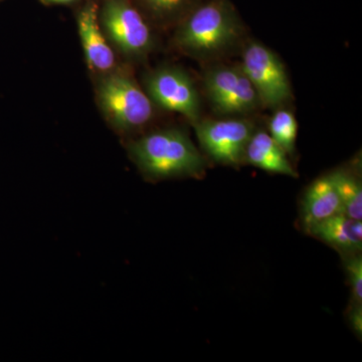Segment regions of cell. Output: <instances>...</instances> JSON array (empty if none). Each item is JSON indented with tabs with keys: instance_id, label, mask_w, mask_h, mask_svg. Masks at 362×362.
<instances>
[{
	"instance_id": "obj_8",
	"label": "cell",
	"mask_w": 362,
	"mask_h": 362,
	"mask_svg": "<svg viewBox=\"0 0 362 362\" xmlns=\"http://www.w3.org/2000/svg\"><path fill=\"white\" fill-rule=\"evenodd\" d=\"M102 25L112 42L127 54H141L151 45L148 25L126 0H108L105 4Z\"/></svg>"
},
{
	"instance_id": "obj_2",
	"label": "cell",
	"mask_w": 362,
	"mask_h": 362,
	"mask_svg": "<svg viewBox=\"0 0 362 362\" xmlns=\"http://www.w3.org/2000/svg\"><path fill=\"white\" fill-rule=\"evenodd\" d=\"M238 35L235 13L225 1L214 0L187 18L177 33V42L192 54L209 56L225 49Z\"/></svg>"
},
{
	"instance_id": "obj_6",
	"label": "cell",
	"mask_w": 362,
	"mask_h": 362,
	"mask_svg": "<svg viewBox=\"0 0 362 362\" xmlns=\"http://www.w3.org/2000/svg\"><path fill=\"white\" fill-rule=\"evenodd\" d=\"M207 96L221 113L240 114L255 110L259 99L243 69L221 66L207 74Z\"/></svg>"
},
{
	"instance_id": "obj_16",
	"label": "cell",
	"mask_w": 362,
	"mask_h": 362,
	"mask_svg": "<svg viewBox=\"0 0 362 362\" xmlns=\"http://www.w3.org/2000/svg\"><path fill=\"white\" fill-rule=\"evenodd\" d=\"M154 11L159 13H170L180 8L185 0H145Z\"/></svg>"
},
{
	"instance_id": "obj_1",
	"label": "cell",
	"mask_w": 362,
	"mask_h": 362,
	"mask_svg": "<svg viewBox=\"0 0 362 362\" xmlns=\"http://www.w3.org/2000/svg\"><path fill=\"white\" fill-rule=\"evenodd\" d=\"M130 156L149 180L199 178L206 160L183 131L166 129L142 136L129 145Z\"/></svg>"
},
{
	"instance_id": "obj_15",
	"label": "cell",
	"mask_w": 362,
	"mask_h": 362,
	"mask_svg": "<svg viewBox=\"0 0 362 362\" xmlns=\"http://www.w3.org/2000/svg\"><path fill=\"white\" fill-rule=\"evenodd\" d=\"M345 271L350 290L351 301L350 304L362 305V259L361 254L343 257Z\"/></svg>"
},
{
	"instance_id": "obj_13",
	"label": "cell",
	"mask_w": 362,
	"mask_h": 362,
	"mask_svg": "<svg viewBox=\"0 0 362 362\" xmlns=\"http://www.w3.org/2000/svg\"><path fill=\"white\" fill-rule=\"evenodd\" d=\"M338 194L341 201L343 214L350 218L361 221L362 187L358 175L349 170L340 169L332 173Z\"/></svg>"
},
{
	"instance_id": "obj_4",
	"label": "cell",
	"mask_w": 362,
	"mask_h": 362,
	"mask_svg": "<svg viewBox=\"0 0 362 362\" xmlns=\"http://www.w3.org/2000/svg\"><path fill=\"white\" fill-rule=\"evenodd\" d=\"M240 68L256 90L261 103L279 107L291 99V87L284 65L265 45L256 42L247 45L243 52Z\"/></svg>"
},
{
	"instance_id": "obj_3",
	"label": "cell",
	"mask_w": 362,
	"mask_h": 362,
	"mask_svg": "<svg viewBox=\"0 0 362 362\" xmlns=\"http://www.w3.org/2000/svg\"><path fill=\"white\" fill-rule=\"evenodd\" d=\"M98 95L102 110L119 129L141 127L151 119V100L132 78L119 74L107 76Z\"/></svg>"
},
{
	"instance_id": "obj_9",
	"label": "cell",
	"mask_w": 362,
	"mask_h": 362,
	"mask_svg": "<svg viewBox=\"0 0 362 362\" xmlns=\"http://www.w3.org/2000/svg\"><path fill=\"white\" fill-rule=\"evenodd\" d=\"M343 214L332 173L317 178L305 190L300 204V225L305 233L331 216Z\"/></svg>"
},
{
	"instance_id": "obj_17",
	"label": "cell",
	"mask_w": 362,
	"mask_h": 362,
	"mask_svg": "<svg viewBox=\"0 0 362 362\" xmlns=\"http://www.w3.org/2000/svg\"><path fill=\"white\" fill-rule=\"evenodd\" d=\"M347 319H349L350 327L354 332L357 337H361L362 305L349 304V308L347 309Z\"/></svg>"
},
{
	"instance_id": "obj_18",
	"label": "cell",
	"mask_w": 362,
	"mask_h": 362,
	"mask_svg": "<svg viewBox=\"0 0 362 362\" xmlns=\"http://www.w3.org/2000/svg\"><path fill=\"white\" fill-rule=\"evenodd\" d=\"M44 1L49 2V4H68L75 1V0H44Z\"/></svg>"
},
{
	"instance_id": "obj_14",
	"label": "cell",
	"mask_w": 362,
	"mask_h": 362,
	"mask_svg": "<svg viewBox=\"0 0 362 362\" xmlns=\"http://www.w3.org/2000/svg\"><path fill=\"white\" fill-rule=\"evenodd\" d=\"M271 137L285 150L288 156H293L296 147L298 123L292 112L280 109L270 120Z\"/></svg>"
},
{
	"instance_id": "obj_5",
	"label": "cell",
	"mask_w": 362,
	"mask_h": 362,
	"mask_svg": "<svg viewBox=\"0 0 362 362\" xmlns=\"http://www.w3.org/2000/svg\"><path fill=\"white\" fill-rule=\"evenodd\" d=\"M197 139L202 148L216 163L239 166L254 129L246 119L197 121Z\"/></svg>"
},
{
	"instance_id": "obj_12",
	"label": "cell",
	"mask_w": 362,
	"mask_h": 362,
	"mask_svg": "<svg viewBox=\"0 0 362 362\" xmlns=\"http://www.w3.org/2000/svg\"><path fill=\"white\" fill-rule=\"evenodd\" d=\"M244 163L263 169L267 173L297 177L288 154L269 133H252L245 151Z\"/></svg>"
},
{
	"instance_id": "obj_7",
	"label": "cell",
	"mask_w": 362,
	"mask_h": 362,
	"mask_svg": "<svg viewBox=\"0 0 362 362\" xmlns=\"http://www.w3.org/2000/svg\"><path fill=\"white\" fill-rule=\"evenodd\" d=\"M150 100L169 111L177 112L192 122L199 121V93L187 74L176 68L154 71L147 80Z\"/></svg>"
},
{
	"instance_id": "obj_11",
	"label": "cell",
	"mask_w": 362,
	"mask_h": 362,
	"mask_svg": "<svg viewBox=\"0 0 362 362\" xmlns=\"http://www.w3.org/2000/svg\"><path fill=\"white\" fill-rule=\"evenodd\" d=\"M306 233L333 247L342 257L361 254V221L350 218L346 214H338L331 216L312 226Z\"/></svg>"
},
{
	"instance_id": "obj_10",
	"label": "cell",
	"mask_w": 362,
	"mask_h": 362,
	"mask_svg": "<svg viewBox=\"0 0 362 362\" xmlns=\"http://www.w3.org/2000/svg\"><path fill=\"white\" fill-rule=\"evenodd\" d=\"M97 6L89 4L78 16V32L88 65L93 70L109 71L115 64V56L98 18Z\"/></svg>"
}]
</instances>
